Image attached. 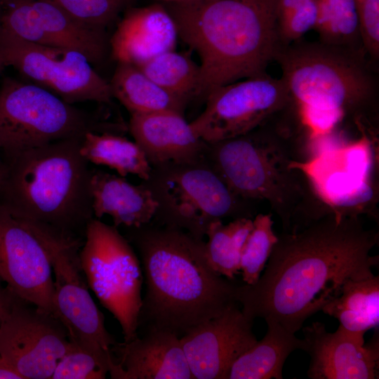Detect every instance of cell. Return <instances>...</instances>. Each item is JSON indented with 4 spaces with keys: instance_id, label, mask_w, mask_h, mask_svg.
Listing matches in <instances>:
<instances>
[{
    "instance_id": "cell-27",
    "label": "cell",
    "mask_w": 379,
    "mask_h": 379,
    "mask_svg": "<svg viewBox=\"0 0 379 379\" xmlns=\"http://www.w3.org/2000/svg\"><path fill=\"white\" fill-rule=\"evenodd\" d=\"M137 67L161 87L187 102L197 98L199 65L187 54L171 50Z\"/></svg>"
},
{
    "instance_id": "cell-12",
    "label": "cell",
    "mask_w": 379,
    "mask_h": 379,
    "mask_svg": "<svg viewBox=\"0 0 379 379\" xmlns=\"http://www.w3.org/2000/svg\"><path fill=\"white\" fill-rule=\"evenodd\" d=\"M205 100L190 124L206 142L245 134L293 104L282 79L267 73L220 86Z\"/></svg>"
},
{
    "instance_id": "cell-2",
    "label": "cell",
    "mask_w": 379,
    "mask_h": 379,
    "mask_svg": "<svg viewBox=\"0 0 379 379\" xmlns=\"http://www.w3.org/2000/svg\"><path fill=\"white\" fill-rule=\"evenodd\" d=\"M122 228L145 284L137 334L160 331L180 338L238 303V285L210 267L204 240L152 222Z\"/></svg>"
},
{
    "instance_id": "cell-24",
    "label": "cell",
    "mask_w": 379,
    "mask_h": 379,
    "mask_svg": "<svg viewBox=\"0 0 379 379\" xmlns=\"http://www.w3.org/2000/svg\"><path fill=\"white\" fill-rule=\"evenodd\" d=\"M321 311L343 328L366 333L379 324V276L347 281L339 295Z\"/></svg>"
},
{
    "instance_id": "cell-25",
    "label": "cell",
    "mask_w": 379,
    "mask_h": 379,
    "mask_svg": "<svg viewBox=\"0 0 379 379\" xmlns=\"http://www.w3.org/2000/svg\"><path fill=\"white\" fill-rule=\"evenodd\" d=\"M80 152L90 164L109 167L123 177L134 175L144 180L152 168L137 143L119 133L88 131L81 138Z\"/></svg>"
},
{
    "instance_id": "cell-38",
    "label": "cell",
    "mask_w": 379,
    "mask_h": 379,
    "mask_svg": "<svg viewBox=\"0 0 379 379\" xmlns=\"http://www.w3.org/2000/svg\"><path fill=\"white\" fill-rule=\"evenodd\" d=\"M4 68L0 65V72H1V70L3 69Z\"/></svg>"
},
{
    "instance_id": "cell-4",
    "label": "cell",
    "mask_w": 379,
    "mask_h": 379,
    "mask_svg": "<svg viewBox=\"0 0 379 379\" xmlns=\"http://www.w3.org/2000/svg\"><path fill=\"white\" fill-rule=\"evenodd\" d=\"M81 138L1 151L0 206L32 232L84 241L95 217L93 168L80 152Z\"/></svg>"
},
{
    "instance_id": "cell-33",
    "label": "cell",
    "mask_w": 379,
    "mask_h": 379,
    "mask_svg": "<svg viewBox=\"0 0 379 379\" xmlns=\"http://www.w3.org/2000/svg\"><path fill=\"white\" fill-rule=\"evenodd\" d=\"M364 50L379 59V0H354Z\"/></svg>"
},
{
    "instance_id": "cell-19",
    "label": "cell",
    "mask_w": 379,
    "mask_h": 379,
    "mask_svg": "<svg viewBox=\"0 0 379 379\" xmlns=\"http://www.w3.org/2000/svg\"><path fill=\"white\" fill-rule=\"evenodd\" d=\"M128 128L151 167L206 157L207 142L194 133L190 122L180 113L131 114Z\"/></svg>"
},
{
    "instance_id": "cell-31",
    "label": "cell",
    "mask_w": 379,
    "mask_h": 379,
    "mask_svg": "<svg viewBox=\"0 0 379 379\" xmlns=\"http://www.w3.org/2000/svg\"><path fill=\"white\" fill-rule=\"evenodd\" d=\"M107 373L108 368L95 356L71 343L51 379H104Z\"/></svg>"
},
{
    "instance_id": "cell-22",
    "label": "cell",
    "mask_w": 379,
    "mask_h": 379,
    "mask_svg": "<svg viewBox=\"0 0 379 379\" xmlns=\"http://www.w3.org/2000/svg\"><path fill=\"white\" fill-rule=\"evenodd\" d=\"M267 330L239 356L230 367L227 379H282V371L288 357L295 350L305 351L304 339L272 320L265 321Z\"/></svg>"
},
{
    "instance_id": "cell-15",
    "label": "cell",
    "mask_w": 379,
    "mask_h": 379,
    "mask_svg": "<svg viewBox=\"0 0 379 379\" xmlns=\"http://www.w3.org/2000/svg\"><path fill=\"white\" fill-rule=\"evenodd\" d=\"M0 278L18 295L53 313L49 255L39 238L1 206Z\"/></svg>"
},
{
    "instance_id": "cell-17",
    "label": "cell",
    "mask_w": 379,
    "mask_h": 379,
    "mask_svg": "<svg viewBox=\"0 0 379 379\" xmlns=\"http://www.w3.org/2000/svg\"><path fill=\"white\" fill-rule=\"evenodd\" d=\"M305 352L310 357L311 379H375L379 373L378 330L365 343L364 333L339 326L333 333L321 322L302 328Z\"/></svg>"
},
{
    "instance_id": "cell-5",
    "label": "cell",
    "mask_w": 379,
    "mask_h": 379,
    "mask_svg": "<svg viewBox=\"0 0 379 379\" xmlns=\"http://www.w3.org/2000/svg\"><path fill=\"white\" fill-rule=\"evenodd\" d=\"M178 36L201 60L197 98L266 74L281 46L277 0H200L164 4Z\"/></svg>"
},
{
    "instance_id": "cell-30",
    "label": "cell",
    "mask_w": 379,
    "mask_h": 379,
    "mask_svg": "<svg viewBox=\"0 0 379 379\" xmlns=\"http://www.w3.org/2000/svg\"><path fill=\"white\" fill-rule=\"evenodd\" d=\"M79 22L105 30L131 0H49Z\"/></svg>"
},
{
    "instance_id": "cell-37",
    "label": "cell",
    "mask_w": 379,
    "mask_h": 379,
    "mask_svg": "<svg viewBox=\"0 0 379 379\" xmlns=\"http://www.w3.org/2000/svg\"><path fill=\"white\" fill-rule=\"evenodd\" d=\"M161 2H163L164 4H180V3H189V2H193V1H197L200 0H158Z\"/></svg>"
},
{
    "instance_id": "cell-8",
    "label": "cell",
    "mask_w": 379,
    "mask_h": 379,
    "mask_svg": "<svg viewBox=\"0 0 379 379\" xmlns=\"http://www.w3.org/2000/svg\"><path fill=\"white\" fill-rule=\"evenodd\" d=\"M121 124L103 121L31 82L5 78L0 86V147L13 152L88 131L119 133Z\"/></svg>"
},
{
    "instance_id": "cell-28",
    "label": "cell",
    "mask_w": 379,
    "mask_h": 379,
    "mask_svg": "<svg viewBox=\"0 0 379 379\" xmlns=\"http://www.w3.org/2000/svg\"><path fill=\"white\" fill-rule=\"evenodd\" d=\"M317 6L314 29L319 41L365 51L354 0H318Z\"/></svg>"
},
{
    "instance_id": "cell-11",
    "label": "cell",
    "mask_w": 379,
    "mask_h": 379,
    "mask_svg": "<svg viewBox=\"0 0 379 379\" xmlns=\"http://www.w3.org/2000/svg\"><path fill=\"white\" fill-rule=\"evenodd\" d=\"M79 52L39 45L0 34V65L12 67L31 83L74 104H110L108 81Z\"/></svg>"
},
{
    "instance_id": "cell-35",
    "label": "cell",
    "mask_w": 379,
    "mask_h": 379,
    "mask_svg": "<svg viewBox=\"0 0 379 379\" xmlns=\"http://www.w3.org/2000/svg\"><path fill=\"white\" fill-rule=\"evenodd\" d=\"M0 379H22L0 357Z\"/></svg>"
},
{
    "instance_id": "cell-36",
    "label": "cell",
    "mask_w": 379,
    "mask_h": 379,
    "mask_svg": "<svg viewBox=\"0 0 379 379\" xmlns=\"http://www.w3.org/2000/svg\"><path fill=\"white\" fill-rule=\"evenodd\" d=\"M4 171V161L2 158L1 148L0 147V188H1V182L3 180Z\"/></svg>"
},
{
    "instance_id": "cell-26",
    "label": "cell",
    "mask_w": 379,
    "mask_h": 379,
    "mask_svg": "<svg viewBox=\"0 0 379 379\" xmlns=\"http://www.w3.org/2000/svg\"><path fill=\"white\" fill-rule=\"evenodd\" d=\"M253 228V218H238L227 224L213 222L206 236L205 253L210 267L219 274L233 280L240 271L243 246Z\"/></svg>"
},
{
    "instance_id": "cell-32",
    "label": "cell",
    "mask_w": 379,
    "mask_h": 379,
    "mask_svg": "<svg viewBox=\"0 0 379 379\" xmlns=\"http://www.w3.org/2000/svg\"><path fill=\"white\" fill-rule=\"evenodd\" d=\"M317 1H309L277 19L278 34L282 46L300 39L314 29L317 19Z\"/></svg>"
},
{
    "instance_id": "cell-21",
    "label": "cell",
    "mask_w": 379,
    "mask_h": 379,
    "mask_svg": "<svg viewBox=\"0 0 379 379\" xmlns=\"http://www.w3.org/2000/svg\"><path fill=\"white\" fill-rule=\"evenodd\" d=\"M91 187L95 218L109 215L117 227H137L153 219L157 203L142 181L135 185L119 175L93 168Z\"/></svg>"
},
{
    "instance_id": "cell-1",
    "label": "cell",
    "mask_w": 379,
    "mask_h": 379,
    "mask_svg": "<svg viewBox=\"0 0 379 379\" xmlns=\"http://www.w3.org/2000/svg\"><path fill=\"white\" fill-rule=\"evenodd\" d=\"M361 215L331 208L297 230L277 234L265 270L253 285H238L246 317L272 320L295 333L310 317L338 297L350 281L374 275L379 232Z\"/></svg>"
},
{
    "instance_id": "cell-7",
    "label": "cell",
    "mask_w": 379,
    "mask_h": 379,
    "mask_svg": "<svg viewBox=\"0 0 379 379\" xmlns=\"http://www.w3.org/2000/svg\"><path fill=\"white\" fill-rule=\"evenodd\" d=\"M157 203L152 222L204 240L209 226L225 218H253L248 201L236 196L206 158L152 166L142 180Z\"/></svg>"
},
{
    "instance_id": "cell-23",
    "label": "cell",
    "mask_w": 379,
    "mask_h": 379,
    "mask_svg": "<svg viewBox=\"0 0 379 379\" xmlns=\"http://www.w3.org/2000/svg\"><path fill=\"white\" fill-rule=\"evenodd\" d=\"M116 98L130 114L175 112L184 114L187 102L167 91L136 65L118 62L109 82Z\"/></svg>"
},
{
    "instance_id": "cell-20",
    "label": "cell",
    "mask_w": 379,
    "mask_h": 379,
    "mask_svg": "<svg viewBox=\"0 0 379 379\" xmlns=\"http://www.w3.org/2000/svg\"><path fill=\"white\" fill-rule=\"evenodd\" d=\"M175 22L164 4L135 8L127 12L109 39L117 62L136 66L174 50L178 38Z\"/></svg>"
},
{
    "instance_id": "cell-29",
    "label": "cell",
    "mask_w": 379,
    "mask_h": 379,
    "mask_svg": "<svg viewBox=\"0 0 379 379\" xmlns=\"http://www.w3.org/2000/svg\"><path fill=\"white\" fill-rule=\"evenodd\" d=\"M272 215L258 213L253 218V228L240 256V271L246 284L253 285L257 282L277 241V234L273 230Z\"/></svg>"
},
{
    "instance_id": "cell-18",
    "label": "cell",
    "mask_w": 379,
    "mask_h": 379,
    "mask_svg": "<svg viewBox=\"0 0 379 379\" xmlns=\"http://www.w3.org/2000/svg\"><path fill=\"white\" fill-rule=\"evenodd\" d=\"M113 379H194L180 338L150 331L112 347Z\"/></svg>"
},
{
    "instance_id": "cell-13",
    "label": "cell",
    "mask_w": 379,
    "mask_h": 379,
    "mask_svg": "<svg viewBox=\"0 0 379 379\" xmlns=\"http://www.w3.org/2000/svg\"><path fill=\"white\" fill-rule=\"evenodd\" d=\"M71 345L67 332L53 314L12 291L0 323V357L22 379H51Z\"/></svg>"
},
{
    "instance_id": "cell-9",
    "label": "cell",
    "mask_w": 379,
    "mask_h": 379,
    "mask_svg": "<svg viewBox=\"0 0 379 379\" xmlns=\"http://www.w3.org/2000/svg\"><path fill=\"white\" fill-rule=\"evenodd\" d=\"M89 288L118 321L124 341L137 335L143 275L139 258L118 227L93 218L79 252Z\"/></svg>"
},
{
    "instance_id": "cell-16",
    "label": "cell",
    "mask_w": 379,
    "mask_h": 379,
    "mask_svg": "<svg viewBox=\"0 0 379 379\" xmlns=\"http://www.w3.org/2000/svg\"><path fill=\"white\" fill-rule=\"evenodd\" d=\"M234 304L180 338L194 379H227L235 360L258 340L253 321Z\"/></svg>"
},
{
    "instance_id": "cell-3",
    "label": "cell",
    "mask_w": 379,
    "mask_h": 379,
    "mask_svg": "<svg viewBox=\"0 0 379 379\" xmlns=\"http://www.w3.org/2000/svg\"><path fill=\"white\" fill-rule=\"evenodd\" d=\"M284 111L245 134L207 142L206 158L236 196L267 201L289 232L331 206L308 172L305 149L281 118Z\"/></svg>"
},
{
    "instance_id": "cell-6",
    "label": "cell",
    "mask_w": 379,
    "mask_h": 379,
    "mask_svg": "<svg viewBox=\"0 0 379 379\" xmlns=\"http://www.w3.org/2000/svg\"><path fill=\"white\" fill-rule=\"evenodd\" d=\"M364 51L300 39L281 46L274 60L294 104L334 121L371 107L376 84Z\"/></svg>"
},
{
    "instance_id": "cell-10",
    "label": "cell",
    "mask_w": 379,
    "mask_h": 379,
    "mask_svg": "<svg viewBox=\"0 0 379 379\" xmlns=\"http://www.w3.org/2000/svg\"><path fill=\"white\" fill-rule=\"evenodd\" d=\"M36 235V234H35ZM50 258L53 277V314L65 326L69 341L92 354L109 371L112 347L117 343L107 330L82 271L79 252L83 243L48 235H36Z\"/></svg>"
},
{
    "instance_id": "cell-14",
    "label": "cell",
    "mask_w": 379,
    "mask_h": 379,
    "mask_svg": "<svg viewBox=\"0 0 379 379\" xmlns=\"http://www.w3.org/2000/svg\"><path fill=\"white\" fill-rule=\"evenodd\" d=\"M0 30L27 42L79 52L92 64L102 62L110 49L105 30L79 22L49 0H4Z\"/></svg>"
},
{
    "instance_id": "cell-34",
    "label": "cell",
    "mask_w": 379,
    "mask_h": 379,
    "mask_svg": "<svg viewBox=\"0 0 379 379\" xmlns=\"http://www.w3.org/2000/svg\"><path fill=\"white\" fill-rule=\"evenodd\" d=\"M0 278V323L6 314L12 295V290Z\"/></svg>"
}]
</instances>
